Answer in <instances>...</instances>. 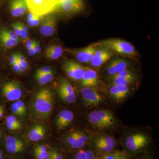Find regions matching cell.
<instances>
[{"label": "cell", "mask_w": 159, "mask_h": 159, "mask_svg": "<svg viewBox=\"0 0 159 159\" xmlns=\"http://www.w3.org/2000/svg\"><path fill=\"white\" fill-rule=\"evenodd\" d=\"M54 77V72H50L47 74L35 76V79L40 85H44L51 82Z\"/></svg>", "instance_id": "f1b7e54d"}, {"label": "cell", "mask_w": 159, "mask_h": 159, "mask_svg": "<svg viewBox=\"0 0 159 159\" xmlns=\"http://www.w3.org/2000/svg\"><path fill=\"white\" fill-rule=\"evenodd\" d=\"M96 47H102L115 54L128 57H134L137 52L134 47L125 40L118 38L108 39L93 43Z\"/></svg>", "instance_id": "7a4b0ae2"}, {"label": "cell", "mask_w": 159, "mask_h": 159, "mask_svg": "<svg viewBox=\"0 0 159 159\" xmlns=\"http://www.w3.org/2000/svg\"><path fill=\"white\" fill-rule=\"evenodd\" d=\"M28 54H29V55L31 56V57L34 56V55L36 54V51H35V49H34V44L31 47V49L28 51Z\"/></svg>", "instance_id": "f6af8a7d"}, {"label": "cell", "mask_w": 159, "mask_h": 159, "mask_svg": "<svg viewBox=\"0 0 159 159\" xmlns=\"http://www.w3.org/2000/svg\"><path fill=\"white\" fill-rule=\"evenodd\" d=\"M62 68L68 77L74 80H81L85 70L84 67L72 60H66Z\"/></svg>", "instance_id": "52a82bcc"}, {"label": "cell", "mask_w": 159, "mask_h": 159, "mask_svg": "<svg viewBox=\"0 0 159 159\" xmlns=\"http://www.w3.org/2000/svg\"><path fill=\"white\" fill-rule=\"evenodd\" d=\"M129 62L127 59L116 57H112L109 61L105 66V70L109 77H111L129 69Z\"/></svg>", "instance_id": "7c38bea8"}, {"label": "cell", "mask_w": 159, "mask_h": 159, "mask_svg": "<svg viewBox=\"0 0 159 159\" xmlns=\"http://www.w3.org/2000/svg\"><path fill=\"white\" fill-rule=\"evenodd\" d=\"M148 139L145 134L138 133L129 136L125 140V145L130 151L137 152L148 144Z\"/></svg>", "instance_id": "30bf717a"}, {"label": "cell", "mask_w": 159, "mask_h": 159, "mask_svg": "<svg viewBox=\"0 0 159 159\" xmlns=\"http://www.w3.org/2000/svg\"><path fill=\"white\" fill-rule=\"evenodd\" d=\"M11 111L16 116H23V114L22 113L21 111L20 110L19 107L18 106L17 104L15 102L12 103L11 106Z\"/></svg>", "instance_id": "836d02e7"}, {"label": "cell", "mask_w": 159, "mask_h": 159, "mask_svg": "<svg viewBox=\"0 0 159 159\" xmlns=\"http://www.w3.org/2000/svg\"><path fill=\"white\" fill-rule=\"evenodd\" d=\"M81 81L82 87H94L98 85L99 80L97 72L93 69L85 67Z\"/></svg>", "instance_id": "ac0fdd59"}, {"label": "cell", "mask_w": 159, "mask_h": 159, "mask_svg": "<svg viewBox=\"0 0 159 159\" xmlns=\"http://www.w3.org/2000/svg\"><path fill=\"white\" fill-rule=\"evenodd\" d=\"M58 6L62 11L67 14L80 12L84 7L81 0H61Z\"/></svg>", "instance_id": "2e32d148"}, {"label": "cell", "mask_w": 159, "mask_h": 159, "mask_svg": "<svg viewBox=\"0 0 159 159\" xmlns=\"http://www.w3.org/2000/svg\"><path fill=\"white\" fill-rule=\"evenodd\" d=\"M34 48L35 49V51H36V54H38L41 51V48L40 46L39 43V42L36 41H35L34 42Z\"/></svg>", "instance_id": "7bdbcfd3"}, {"label": "cell", "mask_w": 159, "mask_h": 159, "mask_svg": "<svg viewBox=\"0 0 159 159\" xmlns=\"http://www.w3.org/2000/svg\"><path fill=\"white\" fill-rule=\"evenodd\" d=\"M16 57H17V61H26V57L24 56L23 54H21V53L17 52L16 53Z\"/></svg>", "instance_id": "ee69618b"}, {"label": "cell", "mask_w": 159, "mask_h": 159, "mask_svg": "<svg viewBox=\"0 0 159 159\" xmlns=\"http://www.w3.org/2000/svg\"><path fill=\"white\" fill-rule=\"evenodd\" d=\"M42 16L37 15H36L34 20L32 21L30 27H36L39 25L40 23H41L42 20Z\"/></svg>", "instance_id": "d590c367"}, {"label": "cell", "mask_w": 159, "mask_h": 159, "mask_svg": "<svg viewBox=\"0 0 159 159\" xmlns=\"http://www.w3.org/2000/svg\"><path fill=\"white\" fill-rule=\"evenodd\" d=\"M129 92L128 85H111L109 89L111 96L118 102L122 101L125 99Z\"/></svg>", "instance_id": "ffe728a7"}, {"label": "cell", "mask_w": 159, "mask_h": 159, "mask_svg": "<svg viewBox=\"0 0 159 159\" xmlns=\"http://www.w3.org/2000/svg\"><path fill=\"white\" fill-rule=\"evenodd\" d=\"M2 92L3 97L10 101L19 100L22 95L20 85L15 80L5 83L2 86Z\"/></svg>", "instance_id": "8992f818"}, {"label": "cell", "mask_w": 159, "mask_h": 159, "mask_svg": "<svg viewBox=\"0 0 159 159\" xmlns=\"http://www.w3.org/2000/svg\"><path fill=\"white\" fill-rule=\"evenodd\" d=\"M6 123L15 125L20 129L22 127L20 121L16 119V117L12 115H9L6 117Z\"/></svg>", "instance_id": "f546056e"}, {"label": "cell", "mask_w": 159, "mask_h": 159, "mask_svg": "<svg viewBox=\"0 0 159 159\" xmlns=\"http://www.w3.org/2000/svg\"><path fill=\"white\" fill-rule=\"evenodd\" d=\"M2 130H1V129H0V141H1V139H2Z\"/></svg>", "instance_id": "681fc988"}, {"label": "cell", "mask_w": 159, "mask_h": 159, "mask_svg": "<svg viewBox=\"0 0 159 159\" xmlns=\"http://www.w3.org/2000/svg\"><path fill=\"white\" fill-rule=\"evenodd\" d=\"M48 159H63V157L57 149L52 148L50 149V156Z\"/></svg>", "instance_id": "1f68e13d"}, {"label": "cell", "mask_w": 159, "mask_h": 159, "mask_svg": "<svg viewBox=\"0 0 159 159\" xmlns=\"http://www.w3.org/2000/svg\"><path fill=\"white\" fill-rule=\"evenodd\" d=\"M116 144V142L112 137L100 135L94 139L93 145L94 149L102 155L113 151Z\"/></svg>", "instance_id": "5b68a950"}, {"label": "cell", "mask_w": 159, "mask_h": 159, "mask_svg": "<svg viewBox=\"0 0 159 159\" xmlns=\"http://www.w3.org/2000/svg\"><path fill=\"white\" fill-rule=\"evenodd\" d=\"M58 93L61 99L67 103H73L76 100L77 97L74 87L67 80L61 79L60 81Z\"/></svg>", "instance_id": "8fae6325"}, {"label": "cell", "mask_w": 159, "mask_h": 159, "mask_svg": "<svg viewBox=\"0 0 159 159\" xmlns=\"http://www.w3.org/2000/svg\"><path fill=\"white\" fill-rule=\"evenodd\" d=\"M57 21L54 16L49 15L46 16L41 24L39 32L43 36L49 37L52 36L56 30Z\"/></svg>", "instance_id": "e0dca14e"}, {"label": "cell", "mask_w": 159, "mask_h": 159, "mask_svg": "<svg viewBox=\"0 0 159 159\" xmlns=\"http://www.w3.org/2000/svg\"><path fill=\"white\" fill-rule=\"evenodd\" d=\"M80 94L83 100L87 107H89L98 106L102 102L103 99L101 96L93 87H82Z\"/></svg>", "instance_id": "ba28073f"}, {"label": "cell", "mask_w": 159, "mask_h": 159, "mask_svg": "<svg viewBox=\"0 0 159 159\" xmlns=\"http://www.w3.org/2000/svg\"><path fill=\"white\" fill-rule=\"evenodd\" d=\"M88 119L91 125L99 129L110 128L116 123L113 114L107 110L93 111L89 114Z\"/></svg>", "instance_id": "3957f363"}, {"label": "cell", "mask_w": 159, "mask_h": 159, "mask_svg": "<svg viewBox=\"0 0 159 159\" xmlns=\"http://www.w3.org/2000/svg\"><path fill=\"white\" fill-rule=\"evenodd\" d=\"M0 31L2 32L4 34H6L7 36L10 38L11 39L17 40L20 41L19 37L15 33L14 31H11L10 29L6 28H2L0 29Z\"/></svg>", "instance_id": "4dcf8cb0"}, {"label": "cell", "mask_w": 159, "mask_h": 159, "mask_svg": "<svg viewBox=\"0 0 159 159\" xmlns=\"http://www.w3.org/2000/svg\"><path fill=\"white\" fill-rule=\"evenodd\" d=\"M2 1H3V0H0V3H1V2H2Z\"/></svg>", "instance_id": "f907efd6"}, {"label": "cell", "mask_w": 159, "mask_h": 159, "mask_svg": "<svg viewBox=\"0 0 159 159\" xmlns=\"http://www.w3.org/2000/svg\"><path fill=\"white\" fill-rule=\"evenodd\" d=\"M11 25L14 30L15 33L19 37L20 35V29L19 28L18 26L16 25V23L11 24Z\"/></svg>", "instance_id": "ab89813d"}, {"label": "cell", "mask_w": 159, "mask_h": 159, "mask_svg": "<svg viewBox=\"0 0 159 159\" xmlns=\"http://www.w3.org/2000/svg\"><path fill=\"white\" fill-rule=\"evenodd\" d=\"M74 118L73 112L68 110L61 111L58 113L56 120L57 128L62 129L67 127L73 122Z\"/></svg>", "instance_id": "d6986e66"}, {"label": "cell", "mask_w": 159, "mask_h": 159, "mask_svg": "<svg viewBox=\"0 0 159 159\" xmlns=\"http://www.w3.org/2000/svg\"></svg>", "instance_id": "816d5d0a"}, {"label": "cell", "mask_w": 159, "mask_h": 159, "mask_svg": "<svg viewBox=\"0 0 159 159\" xmlns=\"http://www.w3.org/2000/svg\"><path fill=\"white\" fill-rule=\"evenodd\" d=\"M17 59L16 57V53H13L9 56V64L11 66H13L16 62H17Z\"/></svg>", "instance_id": "74e56055"}, {"label": "cell", "mask_w": 159, "mask_h": 159, "mask_svg": "<svg viewBox=\"0 0 159 159\" xmlns=\"http://www.w3.org/2000/svg\"><path fill=\"white\" fill-rule=\"evenodd\" d=\"M27 6L25 0H12L10 3L9 10L12 16L20 17L25 14Z\"/></svg>", "instance_id": "44dd1931"}, {"label": "cell", "mask_w": 159, "mask_h": 159, "mask_svg": "<svg viewBox=\"0 0 159 159\" xmlns=\"http://www.w3.org/2000/svg\"><path fill=\"white\" fill-rule=\"evenodd\" d=\"M13 69V71L16 73H22L20 66L18 63L17 61L15 63L13 66H11Z\"/></svg>", "instance_id": "b9f144b4"}, {"label": "cell", "mask_w": 159, "mask_h": 159, "mask_svg": "<svg viewBox=\"0 0 159 159\" xmlns=\"http://www.w3.org/2000/svg\"><path fill=\"white\" fill-rule=\"evenodd\" d=\"M97 47L94 44L82 48L73 49L70 51V53L79 62L89 64L93 56Z\"/></svg>", "instance_id": "9a60e30c"}, {"label": "cell", "mask_w": 159, "mask_h": 159, "mask_svg": "<svg viewBox=\"0 0 159 159\" xmlns=\"http://www.w3.org/2000/svg\"><path fill=\"white\" fill-rule=\"evenodd\" d=\"M117 56L113 52L102 47H97L90 65L93 67L99 68L112 57Z\"/></svg>", "instance_id": "9c48e42d"}, {"label": "cell", "mask_w": 159, "mask_h": 159, "mask_svg": "<svg viewBox=\"0 0 159 159\" xmlns=\"http://www.w3.org/2000/svg\"><path fill=\"white\" fill-rule=\"evenodd\" d=\"M4 148L7 153L16 154L24 152L26 145L21 139L13 136H8L4 140Z\"/></svg>", "instance_id": "4fadbf2b"}, {"label": "cell", "mask_w": 159, "mask_h": 159, "mask_svg": "<svg viewBox=\"0 0 159 159\" xmlns=\"http://www.w3.org/2000/svg\"><path fill=\"white\" fill-rule=\"evenodd\" d=\"M50 149L45 145H36L34 149L35 159H48L50 156Z\"/></svg>", "instance_id": "484cf974"}, {"label": "cell", "mask_w": 159, "mask_h": 159, "mask_svg": "<svg viewBox=\"0 0 159 159\" xmlns=\"http://www.w3.org/2000/svg\"><path fill=\"white\" fill-rule=\"evenodd\" d=\"M0 159H6L5 153L2 148H0Z\"/></svg>", "instance_id": "7dc6e473"}, {"label": "cell", "mask_w": 159, "mask_h": 159, "mask_svg": "<svg viewBox=\"0 0 159 159\" xmlns=\"http://www.w3.org/2000/svg\"><path fill=\"white\" fill-rule=\"evenodd\" d=\"M61 0H25L30 12L43 16L51 12L58 6Z\"/></svg>", "instance_id": "277c9868"}, {"label": "cell", "mask_w": 159, "mask_h": 159, "mask_svg": "<svg viewBox=\"0 0 159 159\" xmlns=\"http://www.w3.org/2000/svg\"><path fill=\"white\" fill-rule=\"evenodd\" d=\"M17 61L22 72H25L29 68V64L27 60L21 61Z\"/></svg>", "instance_id": "8d00e7d4"}, {"label": "cell", "mask_w": 159, "mask_h": 159, "mask_svg": "<svg viewBox=\"0 0 159 159\" xmlns=\"http://www.w3.org/2000/svg\"><path fill=\"white\" fill-rule=\"evenodd\" d=\"M54 104V95L51 90L43 89L34 96L32 102L33 112L37 119H47L51 114Z\"/></svg>", "instance_id": "6da1fadb"}, {"label": "cell", "mask_w": 159, "mask_h": 159, "mask_svg": "<svg viewBox=\"0 0 159 159\" xmlns=\"http://www.w3.org/2000/svg\"><path fill=\"white\" fill-rule=\"evenodd\" d=\"M16 103L17 104L18 106L19 107L20 110L21 111L23 116H25L26 114L27 109H26V106L24 102L22 100H18L16 102Z\"/></svg>", "instance_id": "e575fe53"}, {"label": "cell", "mask_w": 159, "mask_h": 159, "mask_svg": "<svg viewBox=\"0 0 159 159\" xmlns=\"http://www.w3.org/2000/svg\"><path fill=\"white\" fill-rule=\"evenodd\" d=\"M45 133L44 127L40 124H38L34 125L29 131L28 138L31 142H38L44 138Z\"/></svg>", "instance_id": "7402d4cb"}, {"label": "cell", "mask_w": 159, "mask_h": 159, "mask_svg": "<svg viewBox=\"0 0 159 159\" xmlns=\"http://www.w3.org/2000/svg\"><path fill=\"white\" fill-rule=\"evenodd\" d=\"M89 140V137L86 134L78 131H74L66 138V142L67 145L71 148L75 149L83 148Z\"/></svg>", "instance_id": "5bb4252c"}, {"label": "cell", "mask_w": 159, "mask_h": 159, "mask_svg": "<svg viewBox=\"0 0 159 159\" xmlns=\"http://www.w3.org/2000/svg\"><path fill=\"white\" fill-rule=\"evenodd\" d=\"M20 41L11 39L0 31V43L5 48L9 49L15 47Z\"/></svg>", "instance_id": "4316f807"}, {"label": "cell", "mask_w": 159, "mask_h": 159, "mask_svg": "<svg viewBox=\"0 0 159 159\" xmlns=\"http://www.w3.org/2000/svg\"><path fill=\"white\" fill-rule=\"evenodd\" d=\"M4 108L2 105L0 104V119L2 118L4 114Z\"/></svg>", "instance_id": "bcb514c9"}, {"label": "cell", "mask_w": 159, "mask_h": 159, "mask_svg": "<svg viewBox=\"0 0 159 159\" xmlns=\"http://www.w3.org/2000/svg\"><path fill=\"white\" fill-rule=\"evenodd\" d=\"M53 72L52 69L49 66H44L38 70L35 73V76L36 75H41Z\"/></svg>", "instance_id": "d6a6232c"}, {"label": "cell", "mask_w": 159, "mask_h": 159, "mask_svg": "<svg viewBox=\"0 0 159 159\" xmlns=\"http://www.w3.org/2000/svg\"><path fill=\"white\" fill-rule=\"evenodd\" d=\"M63 54V49L61 46L53 44L46 48L45 54L47 59L50 60H55L58 59Z\"/></svg>", "instance_id": "603a6c76"}, {"label": "cell", "mask_w": 159, "mask_h": 159, "mask_svg": "<svg viewBox=\"0 0 159 159\" xmlns=\"http://www.w3.org/2000/svg\"><path fill=\"white\" fill-rule=\"evenodd\" d=\"M110 82L111 85H128L133 83L136 77H109Z\"/></svg>", "instance_id": "cb8c5ba5"}, {"label": "cell", "mask_w": 159, "mask_h": 159, "mask_svg": "<svg viewBox=\"0 0 159 159\" xmlns=\"http://www.w3.org/2000/svg\"><path fill=\"white\" fill-rule=\"evenodd\" d=\"M97 159H129V157L124 151L113 150L101 155Z\"/></svg>", "instance_id": "d4e9b609"}, {"label": "cell", "mask_w": 159, "mask_h": 159, "mask_svg": "<svg viewBox=\"0 0 159 159\" xmlns=\"http://www.w3.org/2000/svg\"><path fill=\"white\" fill-rule=\"evenodd\" d=\"M97 158L92 151L81 149L76 154L74 159H97Z\"/></svg>", "instance_id": "83f0119b"}, {"label": "cell", "mask_w": 159, "mask_h": 159, "mask_svg": "<svg viewBox=\"0 0 159 159\" xmlns=\"http://www.w3.org/2000/svg\"><path fill=\"white\" fill-rule=\"evenodd\" d=\"M34 41H35V40H31L28 38L25 39L26 48L28 51L31 49V47L34 44Z\"/></svg>", "instance_id": "f35d334b"}, {"label": "cell", "mask_w": 159, "mask_h": 159, "mask_svg": "<svg viewBox=\"0 0 159 159\" xmlns=\"http://www.w3.org/2000/svg\"><path fill=\"white\" fill-rule=\"evenodd\" d=\"M6 125L7 128L9 130L16 131L20 129V128L17 127V126L11 125V124H8V123H6Z\"/></svg>", "instance_id": "60d3db41"}, {"label": "cell", "mask_w": 159, "mask_h": 159, "mask_svg": "<svg viewBox=\"0 0 159 159\" xmlns=\"http://www.w3.org/2000/svg\"><path fill=\"white\" fill-rule=\"evenodd\" d=\"M21 25L22 29L24 31H28V28L27 26L25 25L24 24L21 23Z\"/></svg>", "instance_id": "c3c4849f"}]
</instances>
